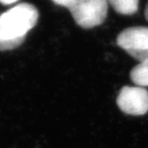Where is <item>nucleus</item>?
<instances>
[{
    "label": "nucleus",
    "instance_id": "nucleus-1",
    "mask_svg": "<svg viewBox=\"0 0 148 148\" xmlns=\"http://www.w3.org/2000/svg\"><path fill=\"white\" fill-rule=\"evenodd\" d=\"M39 12L27 3L17 4L0 15V51L12 50L24 42L27 33L36 25Z\"/></svg>",
    "mask_w": 148,
    "mask_h": 148
},
{
    "label": "nucleus",
    "instance_id": "nucleus-2",
    "mask_svg": "<svg viewBox=\"0 0 148 148\" xmlns=\"http://www.w3.org/2000/svg\"><path fill=\"white\" fill-rule=\"evenodd\" d=\"M69 8L75 22L84 29L101 25L108 13L107 0H52Z\"/></svg>",
    "mask_w": 148,
    "mask_h": 148
},
{
    "label": "nucleus",
    "instance_id": "nucleus-3",
    "mask_svg": "<svg viewBox=\"0 0 148 148\" xmlns=\"http://www.w3.org/2000/svg\"><path fill=\"white\" fill-rule=\"evenodd\" d=\"M117 45L140 63L148 60V27L124 29L117 37Z\"/></svg>",
    "mask_w": 148,
    "mask_h": 148
},
{
    "label": "nucleus",
    "instance_id": "nucleus-4",
    "mask_svg": "<svg viewBox=\"0 0 148 148\" xmlns=\"http://www.w3.org/2000/svg\"><path fill=\"white\" fill-rule=\"evenodd\" d=\"M122 112L130 115H143L148 112V91L142 86H123L117 97Z\"/></svg>",
    "mask_w": 148,
    "mask_h": 148
},
{
    "label": "nucleus",
    "instance_id": "nucleus-5",
    "mask_svg": "<svg viewBox=\"0 0 148 148\" xmlns=\"http://www.w3.org/2000/svg\"><path fill=\"white\" fill-rule=\"evenodd\" d=\"M108 3L123 15H132L138 10L139 0H107Z\"/></svg>",
    "mask_w": 148,
    "mask_h": 148
},
{
    "label": "nucleus",
    "instance_id": "nucleus-6",
    "mask_svg": "<svg viewBox=\"0 0 148 148\" xmlns=\"http://www.w3.org/2000/svg\"><path fill=\"white\" fill-rule=\"evenodd\" d=\"M130 77L138 86H148V60L135 66L130 73Z\"/></svg>",
    "mask_w": 148,
    "mask_h": 148
},
{
    "label": "nucleus",
    "instance_id": "nucleus-7",
    "mask_svg": "<svg viewBox=\"0 0 148 148\" xmlns=\"http://www.w3.org/2000/svg\"><path fill=\"white\" fill-rule=\"evenodd\" d=\"M18 0H0V3L3 5H10L17 2Z\"/></svg>",
    "mask_w": 148,
    "mask_h": 148
},
{
    "label": "nucleus",
    "instance_id": "nucleus-8",
    "mask_svg": "<svg viewBox=\"0 0 148 148\" xmlns=\"http://www.w3.org/2000/svg\"><path fill=\"white\" fill-rule=\"evenodd\" d=\"M145 16H146V19L148 21V3L146 7V10H145Z\"/></svg>",
    "mask_w": 148,
    "mask_h": 148
}]
</instances>
